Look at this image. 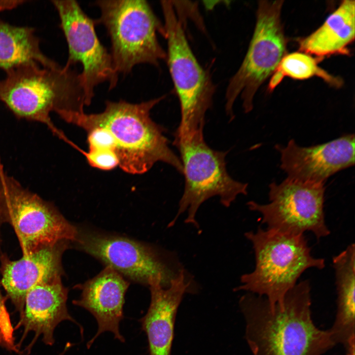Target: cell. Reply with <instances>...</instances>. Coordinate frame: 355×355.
Here are the masks:
<instances>
[{
	"label": "cell",
	"mask_w": 355,
	"mask_h": 355,
	"mask_svg": "<svg viewBox=\"0 0 355 355\" xmlns=\"http://www.w3.org/2000/svg\"><path fill=\"white\" fill-rule=\"evenodd\" d=\"M4 223L0 213V229ZM6 298L3 296L0 290V341L8 335L13 329L9 314L5 305Z\"/></svg>",
	"instance_id": "603a6c76"
},
{
	"label": "cell",
	"mask_w": 355,
	"mask_h": 355,
	"mask_svg": "<svg viewBox=\"0 0 355 355\" xmlns=\"http://www.w3.org/2000/svg\"><path fill=\"white\" fill-rule=\"evenodd\" d=\"M16 7L15 0H0V11L11 9Z\"/></svg>",
	"instance_id": "cb8c5ba5"
},
{
	"label": "cell",
	"mask_w": 355,
	"mask_h": 355,
	"mask_svg": "<svg viewBox=\"0 0 355 355\" xmlns=\"http://www.w3.org/2000/svg\"><path fill=\"white\" fill-rule=\"evenodd\" d=\"M255 256V267L240 278L235 291L264 297L271 308L282 305L287 292L307 269L325 267V260L313 256L304 235H291L259 227L245 233Z\"/></svg>",
	"instance_id": "277c9868"
},
{
	"label": "cell",
	"mask_w": 355,
	"mask_h": 355,
	"mask_svg": "<svg viewBox=\"0 0 355 355\" xmlns=\"http://www.w3.org/2000/svg\"><path fill=\"white\" fill-rule=\"evenodd\" d=\"M269 187L268 203H247L250 210L261 214V223L266 229L291 235L311 232L318 239L330 234L325 220L323 183L287 178Z\"/></svg>",
	"instance_id": "30bf717a"
},
{
	"label": "cell",
	"mask_w": 355,
	"mask_h": 355,
	"mask_svg": "<svg viewBox=\"0 0 355 355\" xmlns=\"http://www.w3.org/2000/svg\"><path fill=\"white\" fill-rule=\"evenodd\" d=\"M173 144L178 149L184 176V188L178 211L168 226L175 224L187 211L184 222L199 229L196 219L200 206L217 196L221 204L229 207L239 195H247L248 184L237 181L228 174L226 156L228 151L216 150L206 142L203 131L190 134L174 135Z\"/></svg>",
	"instance_id": "5b68a950"
},
{
	"label": "cell",
	"mask_w": 355,
	"mask_h": 355,
	"mask_svg": "<svg viewBox=\"0 0 355 355\" xmlns=\"http://www.w3.org/2000/svg\"><path fill=\"white\" fill-rule=\"evenodd\" d=\"M355 336L352 337L345 345L347 349L346 355H355Z\"/></svg>",
	"instance_id": "d4e9b609"
},
{
	"label": "cell",
	"mask_w": 355,
	"mask_h": 355,
	"mask_svg": "<svg viewBox=\"0 0 355 355\" xmlns=\"http://www.w3.org/2000/svg\"><path fill=\"white\" fill-rule=\"evenodd\" d=\"M161 5L164 17L162 35L168 46L166 60L180 107V122L175 134L203 131L215 87L193 54L172 1H161Z\"/></svg>",
	"instance_id": "8992f818"
},
{
	"label": "cell",
	"mask_w": 355,
	"mask_h": 355,
	"mask_svg": "<svg viewBox=\"0 0 355 355\" xmlns=\"http://www.w3.org/2000/svg\"><path fill=\"white\" fill-rule=\"evenodd\" d=\"M76 241L122 276L149 286L158 282L167 287L184 269L176 253L127 238L86 232L78 233Z\"/></svg>",
	"instance_id": "8fae6325"
},
{
	"label": "cell",
	"mask_w": 355,
	"mask_h": 355,
	"mask_svg": "<svg viewBox=\"0 0 355 355\" xmlns=\"http://www.w3.org/2000/svg\"><path fill=\"white\" fill-rule=\"evenodd\" d=\"M60 18L66 37L69 57L65 66L81 64L80 72L86 106L92 102L95 88L107 82L110 90L118 81L111 54L100 42L96 34L95 21L83 11L75 0H52Z\"/></svg>",
	"instance_id": "7c38bea8"
},
{
	"label": "cell",
	"mask_w": 355,
	"mask_h": 355,
	"mask_svg": "<svg viewBox=\"0 0 355 355\" xmlns=\"http://www.w3.org/2000/svg\"><path fill=\"white\" fill-rule=\"evenodd\" d=\"M355 135L343 136L325 143L302 147L294 140L285 146H276L281 153V167L287 178L323 183L329 177L355 164Z\"/></svg>",
	"instance_id": "4fadbf2b"
},
{
	"label": "cell",
	"mask_w": 355,
	"mask_h": 355,
	"mask_svg": "<svg viewBox=\"0 0 355 355\" xmlns=\"http://www.w3.org/2000/svg\"><path fill=\"white\" fill-rule=\"evenodd\" d=\"M0 213L13 228L23 255L66 241H76L78 235L54 205L9 175L0 157Z\"/></svg>",
	"instance_id": "9c48e42d"
},
{
	"label": "cell",
	"mask_w": 355,
	"mask_h": 355,
	"mask_svg": "<svg viewBox=\"0 0 355 355\" xmlns=\"http://www.w3.org/2000/svg\"><path fill=\"white\" fill-rule=\"evenodd\" d=\"M129 283L111 267L106 266L99 275L79 287L81 293L73 304L89 311L95 318L98 330L87 344L89 348L102 333L109 331L114 338L125 342L119 330L124 318L125 295Z\"/></svg>",
	"instance_id": "e0dca14e"
},
{
	"label": "cell",
	"mask_w": 355,
	"mask_h": 355,
	"mask_svg": "<svg viewBox=\"0 0 355 355\" xmlns=\"http://www.w3.org/2000/svg\"><path fill=\"white\" fill-rule=\"evenodd\" d=\"M337 293V310L350 313L355 309V247L350 244L332 259Z\"/></svg>",
	"instance_id": "44dd1931"
},
{
	"label": "cell",
	"mask_w": 355,
	"mask_h": 355,
	"mask_svg": "<svg viewBox=\"0 0 355 355\" xmlns=\"http://www.w3.org/2000/svg\"><path fill=\"white\" fill-rule=\"evenodd\" d=\"M0 80V100L20 118L45 125L56 136L69 140L54 124L50 113L61 118L84 111L85 97L80 73L72 67H46L36 63L19 66Z\"/></svg>",
	"instance_id": "3957f363"
},
{
	"label": "cell",
	"mask_w": 355,
	"mask_h": 355,
	"mask_svg": "<svg viewBox=\"0 0 355 355\" xmlns=\"http://www.w3.org/2000/svg\"><path fill=\"white\" fill-rule=\"evenodd\" d=\"M309 281H301L282 305L273 308L264 297L248 292L241 297L246 339L253 355H320L335 345L330 331L313 321Z\"/></svg>",
	"instance_id": "6da1fadb"
},
{
	"label": "cell",
	"mask_w": 355,
	"mask_h": 355,
	"mask_svg": "<svg viewBox=\"0 0 355 355\" xmlns=\"http://www.w3.org/2000/svg\"><path fill=\"white\" fill-rule=\"evenodd\" d=\"M164 98L138 104L107 101L101 112H72L62 119L86 132L97 127L106 130L113 140L118 166L127 173L142 174L161 162L182 174L181 162L169 146L165 130L150 117L151 109Z\"/></svg>",
	"instance_id": "7a4b0ae2"
},
{
	"label": "cell",
	"mask_w": 355,
	"mask_h": 355,
	"mask_svg": "<svg viewBox=\"0 0 355 355\" xmlns=\"http://www.w3.org/2000/svg\"><path fill=\"white\" fill-rule=\"evenodd\" d=\"M101 12L97 20L110 37L111 56L116 71L127 73L137 65L158 66L166 52L158 40L163 31L148 2L143 0H97Z\"/></svg>",
	"instance_id": "52a82bcc"
},
{
	"label": "cell",
	"mask_w": 355,
	"mask_h": 355,
	"mask_svg": "<svg viewBox=\"0 0 355 355\" xmlns=\"http://www.w3.org/2000/svg\"><path fill=\"white\" fill-rule=\"evenodd\" d=\"M283 0H260L255 26L245 57L226 90L225 111L232 119L233 106L240 97L245 112L252 110L260 86L276 70L286 53L281 20Z\"/></svg>",
	"instance_id": "ba28073f"
},
{
	"label": "cell",
	"mask_w": 355,
	"mask_h": 355,
	"mask_svg": "<svg viewBox=\"0 0 355 355\" xmlns=\"http://www.w3.org/2000/svg\"><path fill=\"white\" fill-rule=\"evenodd\" d=\"M355 0H344L311 34L299 40V50L320 60L332 55L349 54L355 39Z\"/></svg>",
	"instance_id": "ac0fdd59"
},
{
	"label": "cell",
	"mask_w": 355,
	"mask_h": 355,
	"mask_svg": "<svg viewBox=\"0 0 355 355\" xmlns=\"http://www.w3.org/2000/svg\"><path fill=\"white\" fill-rule=\"evenodd\" d=\"M320 61L318 58L302 52L285 55L273 74L269 84L270 91L274 90L285 76L298 80L317 76L331 86L341 87L343 84L342 80L319 67Z\"/></svg>",
	"instance_id": "ffe728a7"
},
{
	"label": "cell",
	"mask_w": 355,
	"mask_h": 355,
	"mask_svg": "<svg viewBox=\"0 0 355 355\" xmlns=\"http://www.w3.org/2000/svg\"><path fill=\"white\" fill-rule=\"evenodd\" d=\"M68 292L61 279L37 284L28 292L23 313L14 327V330L22 326L24 328L20 341L16 345L19 351L24 340L31 331L35 333V336L26 348V352L31 351L40 335L42 336L44 343L52 346L55 342L54 330L58 324L64 320H70L78 325L82 336L83 327L68 312Z\"/></svg>",
	"instance_id": "9a60e30c"
},
{
	"label": "cell",
	"mask_w": 355,
	"mask_h": 355,
	"mask_svg": "<svg viewBox=\"0 0 355 355\" xmlns=\"http://www.w3.org/2000/svg\"><path fill=\"white\" fill-rule=\"evenodd\" d=\"M75 148L85 156L89 164L94 168L108 171L119 166L117 157L113 151L104 150H88L86 151L77 146Z\"/></svg>",
	"instance_id": "7402d4cb"
},
{
	"label": "cell",
	"mask_w": 355,
	"mask_h": 355,
	"mask_svg": "<svg viewBox=\"0 0 355 355\" xmlns=\"http://www.w3.org/2000/svg\"><path fill=\"white\" fill-rule=\"evenodd\" d=\"M64 242L39 249L20 259L1 257V284L20 317L28 292L42 283L61 279V259Z\"/></svg>",
	"instance_id": "2e32d148"
},
{
	"label": "cell",
	"mask_w": 355,
	"mask_h": 355,
	"mask_svg": "<svg viewBox=\"0 0 355 355\" xmlns=\"http://www.w3.org/2000/svg\"><path fill=\"white\" fill-rule=\"evenodd\" d=\"M29 63L46 67L59 65L43 53L34 29L0 20V69L6 71Z\"/></svg>",
	"instance_id": "d6986e66"
},
{
	"label": "cell",
	"mask_w": 355,
	"mask_h": 355,
	"mask_svg": "<svg viewBox=\"0 0 355 355\" xmlns=\"http://www.w3.org/2000/svg\"><path fill=\"white\" fill-rule=\"evenodd\" d=\"M151 301L146 314L140 320L147 337L150 355H171L175 318L184 295L194 293L198 286L184 268L164 287L158 282L149 285Z\"/></svg>",
	"instance_id": "5bb4252c"
}]
</instances>
